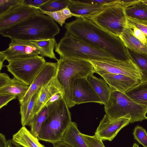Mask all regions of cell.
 Returning <instances> with one entry per match:
<instances>
[{
    "instance_id": "9c48e42d",
    "label": "cell",
    "mask_w": 147,
    "mask_h": 147,
    "mask_svg": "<svg viewBox=\"0 0 147 147\" xmlns=\"http://www.w3.org/2000/svg\"><path fill=\"white\" fill-rule=\"evenodd\" d=\"M89 61L94 68L95 73L101 76L108 74H119L140 80V70L130 59L126 61L116 60Z\"/></svg>"
},
{
    "instance_id": "f1b7e54d",
    "label": "cell",
    "mask_w": 147,
    "mask_h": 147,
    "mask_svg": "<svg viewBox=\"0 0 147 147\" xmlns=\"http://www.w3.org/2000/svg\"><path fill=\"white\" fill-rule=\"evenodd\" d=\"M70 3V0H51L42 6L40 9L47 12L57 11L68 6Z\"/></svg>"
},
{
    "instance_id": "30bf717a",
    "label": "cell",
    "mask_w": 147,
    "mask_h": 147,
    "mask_svg": "<svg viewBox=\"0 0 147 147\" xmlns=\"http://www.w3.org/2000/svg\"><path fill=\"white\" fill-rule=\"evenodd\" d=\"M37 13H43L40 9L23 4L14 7L0 15V30L10 27Z\"/></svg>"
},
{
    "instance_id": "7402d4cb",
    "label": "cell",
    "mask_w": 147,
    "mask_h": 147,
    "mask_svg": "<svg viewBox=\"0 0 147 147\" xmlns=\"http://www.w3.org/2000/svg\"><path fill=\"white\" fill-rule=\"evenodd\" d=\"M87 79L98 96L103 105L107 101L111 91L104 80L96 77L93 74L89 75Z\"/></svg>"
},
{
    "instance_id": "3957f363",
    "label": "cell",
    "mask_w": 147,
    "mask_h": 147,
    "mask_svg": "<svg viewBox=\"0 0 147 147\" xmlns=\"http://www.w3.org/2000/svg\"><path fill=\"white\" fill-rule=\"evenodd\" d=\"M57 63V70L55 78L62 89L63 98L68 108H70L75 105L72 95L74 81L93 74L94 69L89 61L81 59L60 58Z\"/></svg>"
},
{
    "instance_id": "60d3db41",
    "label": "cell",
    "mask_w": 147,
    "mask_h": 147,
    "mask_svg": "<svg viewBox=\"0 0 147 147\" xmlns=\"http://www.w3.org/2000/svg\"><path fill=\"white\" fill-rule=\"evenodd\" d=\"M8 143L5 136L2 134H0V147H8Z\"/></svg>"
},
{
    "instance_id": "5b68a950",
    "label": "cell",
    "mask_w": 147,
    "mask_h": 147,
    "mask_svg": "<svg viewBox=\"0 0 147 147\" xmlns=\"http://www.w3.org/2000/svg\"><path fill=\"white\" fill-rule=\"evenodd\" d=\"M60 58L88 61L115 60L110 54L66 32L55 48Z\"/></svg>"
},
{
    "instance_id": "44dd1931",
    "label": "cell",
    "mask_w": 147,
    "mask_h": 147,
    "mask_svg": "<svg viewBox=\"0 0 147 147\" xmlns=\"http://www.w3.org/2000/svg\"><path fill=\"white\" fill-rule=\"evenodd\" d=\"M15 142L24 147H45L25 127L22 126L12 136Z\"/></svg>"
},
{
    "instance_id": "f35d334b",
    "label": "cell",
    "mask_w": 147,
    "mask_h": 147,
    "mask_svg": "<svg viewBox=\"0 0 147 147\" xmlns=\"http://www.w3.org/2000/svg\"><path fill=\"white\" fill-rule=\"evenodd\" d=\"M63 98V94L62 92H59L53 95L48 100L45 106H48L55 102Z\"/></svg>"
},
{
    "instance_id": "b9f144b4",
    "label": "cell",
    "mask_w": 147,
    "mask_h": 147,
    "mask_svg": "<svg viewBox=\"0 0 147 147\" xmlns=\"http://www.w3.org/2000/svg\"><path fill=\"white\" fill-rule=\"evenodd\" d=\"M53 147H72L61 141L52 143Z\"/></svg>"
},
{
    "instance_id": "9a60e30c",
    "label": "cell",
    "mask_w": 147,
    "mask_h": 147,
    "mask_svg": "<svg viewBox=\"0 0 147 147\" xmlns=\"http://www.w3.org/2000/svg\"><path fill=\"white\" fill-rule=\"evenodd\" d=\"M101 76L107 83L111 91L125 93L141 82L140 80L122 74H108Z\"/></svg>"
},
{
    "instance_id": "ffe728a7",
    "label": "cell",
    "mask_w": 147,
    "mask_h": 147,
    "mask_svg": "<svg viewBox=\"0 0 147 147\" xmlns=\"http://www.w3.org/2000/svg\"><path fill=\"white\" fill-rule=\"evenodd\" d=\"M29 88L26 84L14 77L4 87L0 89V94L13 95L17 96L20 103Z\"/></svg>"
},
{
    "instance_id": "5bb4252c",
    "label": "cell",
    "mask_w": 147,
    "mask_h": 147,
    "mask_svg": "<svg viewBox=\"0 0 147 147\" xmlns=\"http://www.w3.org/2000/svg\"><path fill=\"white\" fill-rule=\"evenodd\" d=\"M57 70V62H46L29 86L28 90L20 104L27 101L34 94L55 78Z\"/></svg>"
},
{
    "instance_id": "d6986e66",
    "label": "cell",
    "mask_w": 147,
    "mask_h": 147,
    "mask_svg": "<svg viewBox=\"0 0 147 147\" xmlns=\"http://www.w3.org/2000/svg\"><path fill=\"white\" fill-rule=\"evenodd\" d=\"M80 133L76 123L71 121L61 141L72 147H88Z\"/></svg>"
},
{
    "instance_id": "484cf974",
    "label": "cell",
    "mask_w": 147,
    "mask_h": 147,
    "mask_svg": "<svg viewBox=\"0 0 147 147\" xmlns=\"http://www.w3.org/2000/svg\"><path fill=\"white\" fill-rule=\"evenodd\" d=\"M28 42L40 50V56L58 60L54 52L57 44L55 38Z\"/></svg>"
},
{
    "instance_id": "6da1fadb",
    "label": "cell",
    "mask_w": 147,
    "mask_h": 147,
    "mask_svg": "<svg viewBox=\"0 0 147 147\" xmlns=\"http://www.w3.org/2000/svg\"><path fill=\"white\" fill-rule=\"evenodd\" d=\"M76 18L65 23L66 32L107 53L116 60H130L126 48L119 37L107 32L87 18Z\"/></svg>"
},
{
    "instance_id": "f546056e",
    "label": "cell",
    "mask_w": 147,
    "mask_h": 147,
    "mask_svg": "<svg viewBox=\"0 0 147 147\" xmlns=\"http://www.w3.org/2000/svg\"><path fill=\"white\" fill-rule=\"evenodd\" d=\"M133 134L134 138L144 147H147V133L145 129L139 125L135 127Z\"/></svg>"
},
{
    "instance_id": "277c9868",
    "label": "cell",
    "mask_w": 147,
    "mask_h": 147,
    "mask_svg": "<svg viewBox=\"0 0 147 147\" xmlns=\"http://www.w3.org/2000/svg\"><path fill=\"white\" fill-rule=\"evenodd\" d=\"M47 107V115L37 138L39 140L52 144L61 140L71 122V115L64 98Z\"/></svg>"
},
{
    "instance_id": "83f0119b",
    "label": "cell",
    "mask_w": 147,
    "mask_h": 147,
    "mask_svg": "<svg viewBox=\"0 0 147 147\" xmlns=\"http://www.w3.org/2000/svg\"><path fill=\"white\" fill-rule=\"evenodd\" d=\"M48 113L47 107L45 106L33 118L29 126L30 131L35 137H37L41 126L45 120Z\"/></svg>"
},
{
    "instance_id": "ba28073f",
    "label": "cell",
    "mask_w": 147,
    "mask_h": 147,
    "mask_svg": "<svg viewBox=\"0 0 147 147\" xmlns=\"http://www.w3.org/2000/svg\"><path fill=\"white\" fill-rule=\"evenodd\" d=\"M46 62L38 55L12 60L6 66L14 77L30 86Z\"/></svg>"
},
{
    "instance_id": "603a6c76",
    "label": "cell",
    "mask_w": 147,
    "mask_h": 147,
    "mask_svg": "<svg viewBox=\"0 0 147 147\" xmlns=\"http://www.w3.org/2000/svg\"><path fill=\"white\" fill-rule=\"evenodd\" d=\"M124 11L127 18L147 22V5L141 0H134Z\"/></svg>"
},
{
    "instance_id": "ac0fdd59",
    "label": "cell",
    "mask_w": 147,
    "mask_h": 147,
    "mask_svg": "<svg viewBox=\"0 0 147 147\" xmlns=\"http://www.w3.org/2000/svg\"><path fill=\"white\" fill-rule=\"evenodd\" d=\"M119 38L126 48L138 53H147V47L134 36L127 24Z\"/></svg>"
},
{
    "instance_id": "ab89813d",
    "label": "cell",
    "mask_w": 147,
    "mask_h": 147,
    "mask_svg": "<svg viewBox=\"0 0 147 147\" xmlns=\"http://www.w3.org/2000/svg\"><path fill=\"white\" fill-rule=\"evenodd\" d=\"M11 79L9 76L5 73L0 72V89L6 86Z\"/></svg>"
},
{
    "instance_id": "1f68e13d",
    "label": "cell",
    "mask_w": 147,
    "mask_h": 147,
    "mask_svg": "<svg viewBox=\"0 0 147 147\" xmlns=\"http://www.w3.org/2000/svg\"><path fill=\"white\" fill-rule=\"evenodd\" d=\"M23 0H0V15L12 8L22 4Z\"/></svg>"
},
{
    "instance_id": "4316f807",
    "label": "cell",
    "mask_w": 147,
    "mask_h": 147,
    "mask_svg": "<svg viewBox=\"0 0 147 147\" xmlns=\"http://www.w3.org/2000/svg\"><path fill=\"white\" fill-rule=\"evenodd\" d=\"M125 93L136 102L147 108V81L140 82Z\"/></svg>"
},
{
    "instance_id": "7c38bea8",
    "label": "cell",
    "mask_w": 147,
    "mask_h": 147,
    "mask_svg": "<svg viewBox=\"0 0 147 147\" xmlns=\"http://www.w3.org/2000/svg\"><path fill=\"white\" fill-rule=\"evenodd\" d=\"M72 93L73 100L75 105L89 102L102 104L87 77L78 78L75 80L73 83Z\"/></svg>"
},
{
    "instance_id": "8fae6325",
    "label": "cell",
    "mask_w": 147,
    "mask_h": 147,
    "mask_svg": "<svg viewBox=\"0 0 147 147\" xmlns=\"http://www.w3.org/2000/svg\"><path fill=\"white\" fill-rule=\"evenodd\" d=\"M130 121L126 118L112 119L105 114L100 121L94 135L102 141H111L122 129L129 124Z\"/></svg>"
},
{
    "instance_id": "7dc6e473",
    "label": "cell",
    "mask_w": 147,
    "mask_h": 147,
    "mask_svg": "<svg viewBox=\"0 0 147 147\" xmlns=\"http://www.w3.org/2000/svg\"></svg>"
},
{
    "instance_id": "d590c367",
    "label": "cell",
    "mask_w": 147,
    "mask_h": 147,
    "mask_svg": "<svg viewBox=\"0 0 147 147\" xmlns=\"http://www.w3.org/2000/svg\"><path fill=\"white\" fill-rule=\"evenodd\" d=\"M51 0H23L22 4L26 5L40 9L44 4Z\"/></svg>"
},
{
    "instance_id": "f6af8a7d",
    "label": "cell",
    "mask_w": 147,
    "mask_h": 147,
    "mask_svg": "<svg viewBox=\"0 0 147 147\" xmlns=\"http://www.w3.org/2000/svg\"><path fill=\"white\" fill-rule=\"evenodd\" d=\"M132 147H139V145L136 143H134Z\"/></svg>"
},
{
    "instance_id": "d4e9b609",
    "label": "cell",
    "mask_w": 147,
    "mask_h": 147,
    "mask_svg": "<svg viewBox=\"0 0 147 147\" xmlns=\"http://www.w3.org/2000/svg\"><path fill=\"white\" fill-rule=\"evenodd\" d=\"M126 49L129 59L140 70L141 82L147 81V53H139Z\"/></svg>"
},
{
    "instance_id": "ee69618b",
    "label": "cell",
    "mask_w": 147,
    "mask_h": 147,
    "mask_svg": "<svg viewBox=\"0 0 147 147\" xmlns=\"http://www.w3.org/2000/svg\"><path fill=\"white\" fill-rule=\"evenodd\" d=\"M5 60V58L1 54H0V70L4 66L3 63Z\"/></svg>"
},
{
    "instance_id": "d6a6232c",
    "label": "cell",
    "mask_w": 147,
    "mask_h": 147,
    "mask_svg": "<svg viewBox=\"0 0 147 147\" xmlns=\"http://www.w3.org/2000/svg\"><path fill=\"white\" fill-rule=\"evenodd\" d=\"M42 11L44 14L49 16L54 21L57 22L61 26H62L65 23V21L67 19L61 10L54 12Z\"/></svg>"
},
{
    "instance_id": "7a4b0ae2",
    "label": "cell",
    "mask_w": 147,
    "mask_h": 147,
    "mask_svg": "<svg viewBox=\"0 0 147 147\" xmlns=\"http://www.w3.org/2000/svg\"><path fill=\"white\" fill-rule=\"evenodd\" d=\"M60 29L55 22L43 13L33 15L10 27L0 30L3 37L29 41L54 38Z\"/></svg>"
},
{
    "instance_id": "4dcf8cb0",
    "label": "cell",
    "mask_w": 147,
    "mask_h": 147,
    "mask_svg": "<svg viewBox=\"0 0 147 147\" xmlns=\"http://www.w3.org/2000/svg\"><path fill=\"white\" fill-rule=\"evenodd\" d=\"M80 134L84 139L88 147H105L102 141L95 135H88L81 132Z\"/></svg>"
},
{
    "instance_id": "7bdbcfd3",
    "label": "cell",
    "mask_w": 147,
    "mask_h": 147,
    "mask_svg": "<svg viewBox=\"0 0 147 147\" xmlns=\"http://www.w3.org/2000/svg\"><path fill=\"white\" fill-rule=\"evenodd\" d=\"M8 147H24L14 141L12 139L7 141Z\"/></svg>"
},
{
    "instance_id": "836d02e7",
    "label": "cell",
    "mask_w": 147,
    "mask_h": 147,
    "mask_svg": "<svg viewBox=\"0 0 147 147\" xmlns=\"http://www.w3.org/2000/svg\"><path fill=\"white\" fill-rule=\"evenodd\" d=\"M127 24L136 27L147 36V22L127 18Z\"/></svg>"
},
{
    "instance_id": "8992f818",
    "label": "cell",
    "mask_w": 147,
    "mask_h": 147,
    "mask_svg": "<svg viewBox=\"0 0 147 147\" xmlns=\"http://www.w3.org/2000/svg\"><path fill=\"white\" fill-rule=\"evenodd\" d=\"M104 105L106 114L112 119L126 118L130 119L131 123L147 119V108L136 102L124 92L111 91Z\"/></svg>"
},
{
    "instance_id": "e0dca14e",
    "label": "cell",
    "mask_w": 147,
    "mask_h": 147,
    "mask_svg": "<svg viewBox=\"0 0 147 147\" xmlns=\"http://www.w3.org/2000/svg\"><path fill=\"white\" fill-rule=\"evenodd\" d=\"M70 1L68 7L71 12L82 18H88L93 16L107 6L91 4L83 2L81 0Z\"/></svg>"
},
{
    "instance_id": "52a82bcc",
    "label": "cell",
    "mask_w": 147,
    "mask_h": 147,
    "mask_svg": "<svg viewBox=\"0 0 147 147\" xmlns=\"http://www.w3.org/2000/svg\"><path fill=\"white\" fill-rule=\"evenodd\" d=\"M125 5L122 0H115L97 14L87 19L99 27L119 37L127 25Z\"/></svg>"
},
{
    "instance_id": "cb8c5ba5",
    "label": "cell",
    "mask_w": 147,
    "mask_h": 147,
    "mask_svg": "<svg viewBox=\"0 0 147 147\" xmlns=\"http://www.w3.org/2000/svg\"><path fill=\"white\" fill-rule=\"evenodd\" d=\"M40 90L34 94L27 101L20 104V113L22 126H29L33 118L34 106L38 97Z\"/></svg>"
},
{
    "instance_id": "74e56055",
    "label": "cell",
    "mask_w": 147,
    "mask_h": 147,
    "mask_svg": "<svg viewBox=\"0 0 147 147\" xmlns=\"http://www.w3.org/2000/svg\"><path fill=\"white\" fill-rule=\"evenodd\" d=\"M83 2L91 4L107 6L114 3L115 0H81Z\"/></svg>"
},
{
    "instance_id": "e575fe53",
    "label": "cell",
    "mask_w": 147,
    "mask_h": 147,
    "mask_svg": "<svg viewBox=\"0 0 147 147\" xmlns=\"http://www.w3.org/2000/svg\"><path fill=\"white\" fill-rule=\"evenodd\" d=\"M127 24L131 29L134 36L147 47V36L142 31L136 27L130 24Z\"/></svg>"
},
{
    "instance_id": "4fadbf2b",
    "label": "cell",
    "mask_w": 147,
    "mask_h": 147,
    "mask_svg": "<svg viewBox=\"0 0 147 147\" xmlns=\"http://www.w3.org/2000/svg\"><path fill=\"white\" fill-rule=\"evenodd\" d=\"M10 39L8 47L6 50L0 52V54L8 62L17 58L40 55V50L28 41Z\"/></svg>"
},
{
    "instance_id": "8d00e7d4",
    "label": "cell",
    "mask_w": 147,
    "mask_h": 147,
    "mask_svg": "<svg viewBox=\"0 0 147 147\" xmlns=\"http://www.w3.org/2000/svg\"><path fill=\"white\" fill-rule=\"evenodd\" d=\"M16 98V96L9 94H0V109L6 105L10 101Z\"/></svg>"
},
{
    "instance_id": "bcb514c9",
    "label": "cell",
    "mask_w": 147,
    "mask_h": 147,
    "mask_svg": "<svg viewBox=\"0 0 147 147\" xmlns=\"http://www.w3.org/2000/svg\"><path fill=\"white\" fill-rule=\"evenodd\" d=\"M144 3L147 5V0H141Z\"/></svg>"
},
{
    "instance_id": "2e32d148",
    "label": "cell",
    "mask_w": 147,
    "mask_h": 147,
    "mask_svg": "<svg viewBox=\"0 0 147 147\" xmlns=\"http://www.w3.org/2000/svg\"><path fill=\"white\" fill-rule=\"evenodd\" d=\"M60 91L63 93L55 77L43 86L40 90L38 97L34 106L33 117L45 106L47 101L53 95Z\"/></svg>"
}]
</instances>
